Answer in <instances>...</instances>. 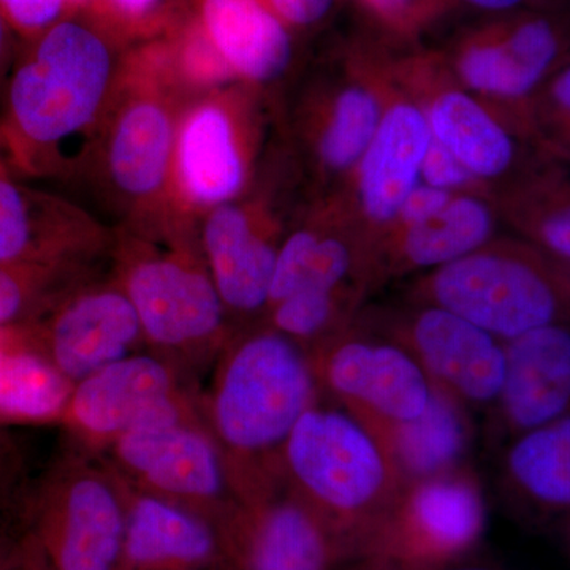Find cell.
Returning a JSON list of instances; mask_svg holds the SVG:
<instances>
[{"mask_svg":"<svg viewBox=\"0 0 570 570\" xmlns=\"http://www.w3.org/2000/svg\"><path fill=\"white\" fill-rule=\"evenodd\" d=\"M29 41L10 75L0 140L10 167L50 178L81 163L100 135L118 70L100 24L75 13Z\"/></svg>","mask_w":570,"mask_h":570,"instance_id":"cell-1","label":"cell"},{"mask_svg":"<svg viewBox=\"0 0 570 570\" xmlns=\"http://www.w3.org/2000/svg\"><path fill=\"white\" fill-rule=\"evenodd\" d=\"M306 348L272 326L243 337L220 366L213 393L216 436L234 455L246 499L283 482V449L298 420L321 403Z\"/></svg>","mask_w":570,"mask_h":570,"instance_id":"cell-2","label":"cell"},{"mask_svg":"<svg viewBox=\"0 0 570 570\" xmlns=\"http://www.w3.org/2000/svg\"><path fill=\"white\" fill-rule=\"evenodd\" d=\"M285 483L316 510L347 561L389 515L406 489L387 450L340 406H316L285 441Z\"/></svg>","mask_w":570,"mask_h":570,"instance_id":"cell-3","label":"cell"},{"mask_svg":"<svg viewBox=\"0 0 570 570\" xmlns=\"http://www.w3.org/2000/svg\"><path fill=\"white\" fill-rule=\"evenodd\" d=\"M420 303L445 307L502 343L570 322V276L531 247L491 239L415 284Z\"/></svg>","mask_w":570,"mask_h":570,"instance_id":"cell-4","label":"cell"},{"mask_svg":"<svg viewBox=\"0 0 570 570\" xmlns=\"http://www.w3.org/2000/svg\"><path fill=\"white\" fill-rule=\"evenodd\" d=\"M487 513L466 466L412 483L351 558L354 570H438L466 561L482 540Z\"/></svg>","mask_w":570,"mask_h":570,"instance_id":"cell-5","label":"cell"},{"mask_svg":"<svg viewBox=\"0 0 570 570\" xmlns=\"http://www.w3.org/2000/svg\"><path fill=\"white\" fill-rule=\"evenodd\" d=\"M321 392L374 434L420 417L433 382L407 348L354 324L307 351Z\"/></svg>","mask_w":570,"mask_h":570,"instance_id":"cell-6","label":"cell"},{"mask_svg":"<svg viewBox=\"0 0 570 570\" xmlns=\"http://www.w3.org/2000/svg\"><path fill=\"white\" fill-rule=\"evenodd\" d=\"M431 140L425 112L397 81L392 67L384 115L347 179V216L367 247L387 230L400 206L420 183Z\"/></svg>","mask_w":570,"mask_h":570,"instance_id":"cell-7","label":"cell"},{"mask_svg":"<svg viewBox=\"0 0 570 570\" xmlns=\"http://www.w3.org/2000/svg\"><path fill=\"white\" fill-rule=\"evenodd\" d=\"M377 332L407 348L431 382L468 409L497 404L505 376L504 343L468 318L419 302Z\"/></svg>","mask_w":570,"mask_h":570,"instance_id":"cell-8","label":"cell"},{"mask_svg":"<svg viewBox=\"0 0 570 570\" xmlns=\"http://www.w3.org/2000/svg\"><path fill=\"white\" fill-rule=\"evenodd\" d=\"M148 77L127 80L130 88L115 89L100 141L105 174L115 193L126 202H153L174 179V156L179 121L174 105L154 80L151 56Z\"/></svg>","mask_w":570,"mask_h":570,"instance_id":"cell-9","label":"cell"},{"mask_svg":"<svg viewBox=\"0 0 570 570\" xmlns=\"http://www.w3.org/2000/svg\"><path fill=\"white\" fill-rule=\"evenodd\" d=\"M124 292L142 336L168 351L204 346L224 328L225 306L206 264L189 253L153 250L127 266Z\"/></svg>","mask_w":570,"mask_h":570,"instance_id":"cell-10","label":"cell"},{"mask_svg":"<svg viewBox=\"0 0 570 570\" xmlns=\"http://www.w3.org/2000/svg\"><path fill=\"white\" fill-rule=\"evenodd\" d=\"M395 77L417 100L433 140L449 149L483 186L504 178L515 163L517 148L493 105L453 77L448 63L419 56L393 66Z\"/></svg>","mask_w":570,"mask_h":570,"instance_id":"cell-11","label":"cell"},{"mask_svg":"<svg viewBox=\"0 0 570 570\" xmlns=\"http://www.w3.org/2000/svg\"><path fill=\"white\" fill-rule=\"evenodd\" d=\"M63 417L89 436L115 441L187 414L174 370L159 356L130 354L77 382Z\"/></svg>","mask_w":570,"mask_h":570,"instance_id":"cell-12","label":"cell"},{"mask_svg":"<svg viewBox=\"0 0 570 570\" xmlns=\"http://www.w3.org/2000/svg\"><path fill=\"white\" fill-rule=\"evenodd\" d=\"M29 325L33 344L73 385L134 354L145 337L132 302L115 287L71 295L47 321Z\"/></svg>","mask_w":570,"mask_h":570,"instance_id":"cell-13","label":"cell"},{"mask_svg":"<svg viewBox=\"0 0 570 570\" xmlns=\"http://www.w3.org/2000/svg\"><path fill=\"white\" fill-rule=\"evenodd\" d=\"M43 485L55 519L58 569L115 570L127 520L118 483L99 469L63 464Z\"/></svg>","mask_w":570,"mask_h":570,"instance_id":"cell-14","label":"cell"},{"mask_svg":"<svg viewBox=\"0 0 570 570\" xmlns=\"http://www.w3.org/2000/svg\"><path fill=\"white\" fill-rule=\"evenodd\" d=\"M112 448L122 469L164 498L214 501L235 485L219 444L187 419L129 431Z\"/></svg>","mask_w":570,"mask_h":570,"instance_id":"cell-15","label":"cell"},{"mask_svg":"<svg viewBox=\"0 0 570 570\" xmlns=\"http://www.w3.org/2000/svg\"><path fill=\"white\" fill-rule=\"evenodd\" d=\"M250 146L239 110L227 96L195 104L179 121L174 179L190 205L234 202L249 178Z\"/></svg>","mask_w":570,"mask_h":570,"instance_id":"cell-16","label":"cell"},{"mask_svg":"<svg viewBox=\"0 0 570 570\" xmlns=\"http://www.w3.org/2000/svg\"><path fill=\"white\" fill-rule=\"evenodd\" d=\"M560 37L542 18L502 22L471 33L445 61L455 80L491 102L524 99L549 73Z\"/></svg>","mask_w":570,"mask_h":570,"instance_id":"cell-17","label":"cell"},{"mask_svg":"<svg viewBox=\"0 0 570 570\" xmlns=\"http://www.w3.org/2000/svg\"><path fill=\"white\" fill-rule=\"evenodd\" d=\"M102 242L78 206L0 174V264L66 269Z\"/></svg>","mask_w":570,"mask_h":570,"instance_id":"cell-18","label":"cell"},{"mask_svg":"<svg viewBox=\"0 0 570 570\" xmlns=\"http://www.w3.org/2000/svg\"><path fill=\"white\" fill-rule=\"evenodd\" d=\"M275 238L265 216L245 205L228 202L209 209L202 249L225 309L247 316L268 307L281 245Z\"/></svg>","mask_w":570,"mask_h":570,"instance_id":"cell-19","label":"cell"},{"mask_svg":"<svg viewBox=\"0 0 570 570\" xmlns=\"http://www.w3.org/2000/svg\"><path fill=\"white\" fill-rule=\"evenodd\" d=\"M505 376L494 409L513 436L570 414V328L549 325L504 343Z\"/></svg>","mask_w":570,"mask_h":570,"instance_id":"cell-20","label":"cell"},{"mask_svg":"<svg viewBox=\"0 0 570 570\" xmlns=\"http://www.w3.org/2000/svg\"><path fill=\"white\" fill-rule=\"evenodd\" d=\"M247 502L246 570H333L347 561L336 535L285 480Z\"/></svg>","mask_w":570,"mask_h":570,"instance_id":"cell-21","label":"cell"},{"mask_svg":"<svg viewBox=\"0 0 570 570\" xmlns=\"http://www.w3.org/2000/svg\"><path fill=\"white\" fill-rule=\"evenodd\" d=\"M497 216L483 194H456L423 223L381 236L370 247L373 283L441 268L493 239Z\"/></svg>","mask_w":570,"mask_h":570,"instance_id":"cell-22","label":"cell"},{"mask_svg":"<svg viewBox=\"0 0 570 570\" xmlns=\"http://www.w3.org/2000/svg\"><path fill=\"white\" fill-rule=\"evenodd\" d=\"M370 284V249L343 209L332 220L296 228L281 243L268 307L302 288L365 294Z\"/></svg>","mask_w":570,"mask_h":570,"instance_id":"cell-23","label":"cell"},{"mask_svg":"<svg viewBox=\"0 0 570 570\" xmlns=\"http://www.w3.org/2000/svg\"><path fill=\"white\" fill-rule=\"evenodd\" d=\"M392 82V67L356 62L324 94L311 119L309 142L322 174L347 181L376 134Z\"/></svg>","mask_w":570,"mask_h":570,"instance_id":"cell-24","label":"cell"},{"mask_svg":"<svg viewBox=\"0 0 570 570\" xmlns=\"http://www.w3.org/2000/svg\"><path fill=\"white\" fill-rule=\"evenodd\" d=\"M195 22L234 78L268 85L291 66L288 28L261 0H195Z\"/></svg>","mask_w":570,"mask_h":570,"instance_id":"cell-25","label":"cell"},{"mask_svg":"<svg viewBox=\"0 0 570 570\" xmlns=\"http://www.w3.org/2000/svg\"><path fill=\"white\" fill-rule=\"evenodd\" d=\"M430 406L420 417L397 423L376 436L406 485L463 466L471 428L469 409L433 384Z\"/></svg>","mask_w":570,"mask_h":570,"instance_id":"cell-26","label":"cell"},{"mask_svg":"<svg viewBox=\"0 0 570 570\" xmlns=\"http://www.w3.org/2000/svg\"><path fill=\"white\" fill-rule=\"evenodd\" d=\"M216 550L212 528L160 494H140L127 508L122 557L137 569L187 568Z\"/></svg>","mask_w":570,"mask_h":570,"instance_id":"cell-27","label":"cell"},{"mask_svg":"<svg viewBox=\"0 0 570 570\" xmlns=\"http://www.w3.org/2000/svg\"><path fill=\"white\" fill-rule=\"evenodd\" d=\"M73 384L33 344L31 325L0 347V419L48 422L63 417Z\"/></svg>","mask_w":570,"mask_h":570,"instance_id":"cell-28","label":"cell"},{"mask_svg":"<svg viewBox=\"0 0 570 570\" xmlns=\"http://www.w3.org/2000/svg\"><path fill=\"white\" fill-rule=\"evenodd\" d=\"M508 482L546 510H570V414L517 436L505 455Z\"/></svg>","mask_w":570,"mask_h":570,"instance_id":"cell-29","label":"cell"},{"mask_svg":"<svg viewBox=\"0 0 570 570\" xmlns=\"http://www.w3.org/2000/svg\"><path fill=\"white\" fill-rule=\"evenodd\" d=\"M362 296L358 291L302 288L266 309L269 326L303 348H314L352 325Z\"/></svg>","mask_w":570,"mask_h":570,"instance_id":"cell-30","label":"cell"},{"mask_svg":"<svg viewBox=\"0 0 570 570\" xmlns=\"http://www.w3.org/2000/svg\"><path fill=\"white\" fill-rule=\"evenodd\" d=\"M62 269L0 264V326L29 325L50 307Z\"/></svg>","mask_w":570,"mask_h":570,"instance_id":"cell-31","label":"cell"},{"mask_svg":"<svg viewBox=\"0 0 570 570\" xmlns=\"http://www.w3.org/2000/svg\"><path fill=\"white\" fill-rule=\"evenodd\" d=\"M176 66L190 81L198 85H214L234 78L195 20L183 33L181 43L176 50Z\"/></svg>","mask_w":570,"mask_h":570,"instance_id":"cell-32","label":"cell"},{"mask_svg":"<svg viewBox=\"0 0 570 570\" xmlns=\"http://www.w3.org/2000/svg\"><path fill=\"white\" fill-rule=\"evenodd\" d=\"M393 32L412 36L436 20L448 0H356Z\"/></svg>","mask_w":570,"mask_h":570,"instance_id":"cell-33","label":"cell"},{"mask_svg":"<svg viewBox=\"0 0 570 570\" xmlns=\"http://www.w3.org/2000/svg\"><path fill=\"white\" fill-rule=\"evenodd\" d=\"M420 183L452 194L485 195V186L436 140H431L423 159Z\"/></svg>","mask_w":570,"mask_h":570,"instance_id":"cell-34","label":"cell"},{"mask_svg":"<svg viewBox=\"0 0 570 570\" xmlns=\"http://www.w3.org/2000/svg\"><path fill=\"white\" fill-rule=\"evenodd\" d=\"M0 10L13 31L32 40L70 14V3L69 0H0Z\"/></svg>","mask_w":570,"mask_h":570,"instance_id":"cell-35","label":"cell"},{"mask_svg":"<svg viewBox=\"0 0 570 570\" xmlns=\"http://www.w3.org/2000/svg\"><path fill=\"white\" fill-rule=\"evenodd\" d=\"M455 195L456 194L448 193V190L434 189V187L419 183L417 186L411 190V194L407 195L406 200L403 202L400 209H397L395 219L389 225L387 230L381 236L423 223L428 217L434 216V214L441 212L442 208H445ZM381 236H379V238H381Z\"/></svg>","mask_w":570,"mask_h":570,"instance_id":"cell-36","label":"cell"},{"mask_svg":"<svg viewBox=\"0 0 570 570\" xmlns=\"http://www.w3.org/2000/svg\"><path fill=\"white\" fill-rule=\"evenodd\" d=\"M530 232L543 249L570 262V200L535 217Z\"/></svg>","mask_w":570,"mask_h":570,"instance_id":"cell-37","label":"cell"},{"mask_svg":"<svg viewBox=\"0 0 570 570\" xmlns=\"http://www.w3.org/2000/svg\"><path fill=\"white\" fill-rule=\"evenodd\" d=\"M107 20L124 28L153 29L163 20L167 0H104Z\"/></svg>","mask_w":570,"mask_h":570,"instance_id":"cell-38","label":"cell"},{"mask_svg":"<svg viewBox=\"0 0 570 570\" xmlns=\"http://www.w3.org/2000/svg\"><path fill=\"white\" fill-rule=\"evenodd\" d=\"M287 28H309L324 20L335 0H261Z\"/></svg>","mask_w":570,"mask_h":570,"instance_id":"cell-39","label":"cell"},{"mask_svg":"<svg viewBox=\"0 0 570 570\" xmlns=\"http://www.w3.org/2000/svg\"><path fill=\"white\" fill-rule=\"evenodd\" d=\"M21 479V461L7 439L0 436V491L18 485Z\"/></svg>","mask_w":570,"mask_h":570,"instance_id":"cell-40","label":"cell"},{"mask_svg":"<svg viewBox=\"0 0 570 570\" xmlns=\"http://www.w3.org/2000/svg\"><path fill=\"white\" fill-rule=\"evenodd\" d=\"M550 97L560 110L570 115V67L551 81Z\"/></svg>","mask_w":570,"mask_h":570,"instance_id":"cell-41","label":"cell"},{"mask_svg":"<svg viewBox=\"0 0 570 570\" xmlns=\"http://www.w3.org/2000/svg\"><path fill=\"white\" fill-rule=\"evenodd\" d=\"M10 31L9 21L6 20L2 10H0V81L6 77L7 70H9Z\"/></svg>","mask_w":570,"mask_h":570,"instance_id":"cell-42","label":"cell"},{"mask_svg":"<svg viewBox=\"0 0 570 570\" xmlns=\"http://www.w3.org/2000/svg\"><path fill=\"white\" fill-rule=\"evenodd\" d=\"M70 13H75V10H85L86 13L92 14L97 20H107L105 14L104 0H69Z\"/></svg>","mask_w":570,"mask_h":570,"instance_id":"cell-43","label":"cell"},{"mask_svg":"<svg viewBox=\"0 0 570 570\" xmlns=\"http://www.w3.org/2000/svg\"><path fill=\"white\" fill-rule=\"evenodd\" d=\"M471 6L479 7L485 10H508L512 7L519 6L523 0H464Z\"/></svg>","mask_w":570,"mask_h":570,"instance_id":"cell-44","label":"cell"},{"mask_svg":"<svg viewBox=\"0 0 570 570\" xmlns=\"http://www.w3.org/2000/svg\"><path fill=\"white\" fill-rule=\"evenodd\" d=\"M29 325L0 326V347L14 343L28 333Z\"/></svg>","mask_w":570,"mask_h":570,"instance_id":"cell-45","label":"cell"},{"mask_svg":"<svg viewBox=\"0 0 570 570\" xmlns=\"http://www.w3.org/2000/svg\"><path fill=\"white\" fill-rule=\"evenodd\" d=\"M438 570H498L493 568H487V566L479 564H469V562L463 561L459 562V564L448 566V568H442Z\"/></svg>","mask_w":570,"mask_h":570,"instance_id":"cell-46","label":"cell"},{"mask_svg":"<svg viewBox=\"0 0 570 570\" xmlns=\"http://www.w3.org/2000/svg\"><path fill=\"white\" fill-rule=\"evenodd\" d=\"M0 174H10V164L7 159L6 149H3L2 140H0Z\"/></svg>","mask_w":570,"mask_h":570,"instance_id":"cell-47","label":"cell"},{"mask_svg":"<svg viewBox=\"0 0 570 570\" xmlns=\"http://www.w3.org/2000/svg\"><path fill=\"white\" fill-rule=\"evenodd\" d=\"M568 546H569V549H570V527H569V531H568Z\"/></svg>","mask_w":570,"mask_h":570,"instance_id":"cell-48","label":"cell"}]
</instances>
